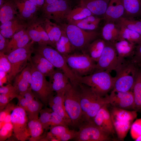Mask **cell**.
<instances>
[{"label": "cell", "mask_w": 141, "mask_h": 141, "mask_svg": "<svg viewBox=\"0 0 141 141\" xmlns=\"http://www.w3.org/2000/svg\"><path fill=\"white\" fill-rule=\"evenodd\" d=\"M49 78L51 88L56 93L64 91L67 85L70 82L68 77L58 69L55 70Z\"/></svg>", "instance_id": "cell-21"}, {"label": "cell", "mask_w": 141, "mask_h": 141, "mask_svg": "<svg viewBox=\"0 0 141 141\" xmlns=\"http://www.w3.org/2000/svg\"><path fill=\"white\" fill-rule=\"evenodd\" d=\"M6 38L0 33V52L4 53L8 45L10 40Z\"/></svg>", "instance_id": "cell-55"}, {"label": "cell", "mask_w": 141, "mask_h": 141, "mask_svg": "<svg viewBox=\"0 0 141 141\" xmlns=\"http://www.w3.org/2000/svg\"><path fill=\"white\" fill-rule=\"evenodd\" d=\"M19 14V17L23 20H30L37 11L38 8L29 0H14Z\"/></svg>", "instance_id": "cell-22"}, {"label": "cell", "mask_w": 141, "mask_h": 141, "mask_svg": "<svg viewBox=\"0 0 141 141\" xmlns=\"http://www.w3.org/2000/svg\"><path fill=\"white\" fill-rule=\"evenodd\" d=\"M113 44L120 60L131 58L134 55L136 44L126 40H118Z\"/></svg>", "instance_id": "cell-23"}, {"label": "cell", "mask_w": 141, "mask_h": 141, "mask_svg": "<svg viewBox=\"0 0 141 141\" xmlns=\"http://www.w3.org/2000/svg\"><path fill=\"white\" fill-rule=\"evenodd\" d=\"M29 61L45 77H49L55 70V67L48 60L37 52H35L34 55L31 57Z\"/></svg>", "instance_id": "cell-20"}, {"label": "cell", "mask_w": 141, "mask_h": 141, "mask_svg": "<svg viewBox=\"0 0 141 141\" xmlns=\"http://www.w3.org/2000/svg\"><path fill=\"white\" fill-rule=\"evenodd\" d=\"M92 15H94L88 9L81 5L71 9L67 17L66 20L68 22L78 21Z\"/></svg>", "instance_id": "cell-34"}, {"label": "cell", "mask_w": 141, "mask_h": 141, "mask_svg": "<svg viewBox=\"0 0 141 141\" xmlns=\"http://www.w3.org/2000/svg\"><path fill=\"white\" fill-rule=\"evenodd\" d=\"M19 18L10 27L6 29L0 30V33L6 38H11L15 33L24 29H26L28 25L20 21Z\"/></svg>", "instance_id": "cell-38"}, {"label": "cell", "mask_w": 141, "mask_h": 141, "mask_svg": "<svg viewBox=\"0 0 141 141\" xmlns=\"http://www.w3.org/2000/svg\"><path fill=\"white\" fill-rule=\"evenodd\" d=\"M121 62L114 44L105 41L103 51L96 63L94 72L105 71L110 72L115 70Z\"/></svg>", "instance_id": "cell-12"}, {"label": "cell", "mask_w": 141, "mask_h": 141, "mask_svg": "<svg viewBox=\"0 0 141 141\" xmlns=\"http://www.w3.org/2000/svg\"><path fill=\"white\" fill-rule=\"evenodd\" d=\"M34 51L42 55L55 67L62 71L72 84L78 83L76 76L68 66L64 56L56 49L48 45H39Z\"/></svg>", "instance_id": "cell-7"}, {"label": "cell", "mask_w": 141, "mask_h": 141, "mask_svg": "<svg viewBox=\"0 0 141 141\" xmlns=\"http://www.w3.org/2000/svg\"><path fill=\"white\" fill-rule=\"evenodd\" d=\"M105 43V41L102 39H96L89 45L85 53L97 62L103 51Z\"/></svg>", "instance_id": "cell-30"}, {"label": "cell", "mask_w": 141, "mask_h": 141, "mask_svg": "<svg viewBox=\"0 0 141 141\" xmlns=\"http://www.w3.org/2000/svg\"><path fill=\"white\" fill-rule=\"evenodd\" d=\"M12 99L6 95L0 94V110H3Z\"/></svg>", "instance_id": "cell-53"}, {"label": "cell", "mask_w": 141, "mask_h": 141, "mask_svg": "<svg viewBox=\"0 0 141 141\" xmlns=\"http://www.w3.org/2000/svg\"><path fill=\"white\" fill-rule=\"evenodd\" d=\"M109 104L113 107L126 110L134 109V99L132 91L119 92L112 90L108 95Z\"/></svg>", "instance_id": "cell-15"}, {"label": "cell", "mask_w": 141, "mask_h": 141, "mask_svg": "<svg viewBox=\"0 0 141 141\" xmlns=\"http://www.w3.org/2000/svg\"><path fill=\"white\" fill-rule=\"evenodd\" d=\"M77 141H108L110 135L92 123L84 122L78 127Z\"/></svg>", "instance_id": "cell-14"}, {"label": "cell", "mask_w": 141, "mask_h": 141, "mask_svg": "<svg viewBox=\"0 0 141 141\" xmlns=\"http://www.w3.org/2000/svg\"><path fill=\"white\" fill-rule=\"evenodd\" d=\"M55 48L63 56L70 54L74 52L76 49L63 30L61 37L55 44Z\"/></svg>", "instance_id": "cell-32"}, {"label": "cell", "mask_w": 141, "mask_h": 141, "mask_svg": "<svg viewBox=\"0 0 141 141\" xmlns=\"http://www.w3.org/2000/svg\"><path fill=\"white\" fill-rule=\"evenodd\" d=\"M94 15L88 16L79 20L69 21L68 23L74 25L84 30L95 31L98 28L101 20L104 18H100Z\"/></svg>", "instance_id": "cell-27"}, {"label": "cell", "mask_w": 141, "mask_h": 141, "mask_svg": "<svg viewBox=\"0 0 141 141\" xmlns=\"http://www.w3.org/2000/svg\"><path fill=\"white\" fill-rule=\"evenodd\" d=\"M31 39V38L29 35L27 30L25 33L19 40L13 48L11 51L17 49L25 47L30 42Z\"/></svg>", "instance_id": "cell-49"}, {"label": "cell", "mask_w": 141, "mask_h": 141, "mask_svg": "<svg viewBox=\"0 0 141 141\" xmlns=\"http://www.w3.org/2000/svg\"><path fill=\"white\" fill-rule=\"evenodd\" d=\"M11 115L15 137L19 141L29 140L30 135L28 126V118L26 111L17 105L11 112Z\"/></svg>", "instance_id": "cell-11"}, {"label": "cell", "mask_w": 141, "mask_h": 141, "mask_svg": "<svg viewBox=\"0 0 141 141\" xmlns=\"http://www.w3.org/2000/svg\"><path fill=\"white\" fill-rule=\"evenodd\" d=\"M38 8H42L44 4V0H29Z\"/></svg>", "instance_id": "cell-58"}, {"label": "cell", "mask_w": 141, "mask_h": 141, "mask_svg": "<svg viewBox=\"0 0 141 141\" xmlns=\"http://www.w3.org/2000/svg\"><path fill=\"white\" fill-rule=\"evenodd\" d=\"M77 133L78 131L70 129L60 137L59 139L60 141H67L74 139L76 137Z\"/></svg>", "instance_id": "cell-52"}, {"label": "cell", "mask_w": 141, "mask_h": 141, "mask_svg": "<svg viewBox=\"0 0 141 141\" xmlns=\"http://www.w3.org/2000/svg\"><path fill=\"white\" fill-rule=\"evenodd\" d=\"M131 59L137 66L141 64V42L136 46L134 54Z\"/></svg>", "instance_id": "cell-51"}, {"label": "cell", "mask_w": 141, "mask_h": 141, "mask_svg": "<svg viewBox=\"0 0 141 141\" xmlns=\"http://www.w3.org/2000/svg\"><path fill=\"white\" fill-rule=\"evenodd\" d=\"M134 102V110H141V69L139 70L133 88Z\"/></svg>", "instance_id": "cell-35"}, {"label": "cell", "mask_w": 141, "mask_h": 141, "mask_svg": "<svg viewBox=\"0 0 141 141\" xmlns=\"http://www.w3.org/2000/svg\"><path fill=\"white\" fill-rule=\"evenodd\" d=\"M27 30L23 29L14 34L11 38L4 53L7 55L12 50L19 40L25 33Z\"/></svg>", "instance_id": "cell-40"}, {"label": "cell", "mask_w": 141, "mask_h": 141, "mask_svg": "<svg viewBox=\"0 0 141 141\" xmlns=\"http://www.w3.org/2000/svg\"><path fill=\"white\" fill-rule=\"evenodd\" d=\"M17 9L14 0H6L0 7V21L1 24L14 19L17 14Z\"/></svg>", "instance_id": "cell-26"}, {"label": "cell", "mask_w": 141, "mask_h": 141, "mask_svg": "<svg viewBox=\"0 0 141 141\" xmlns=\"http://www.w3.org/2000/svg\"><path fill=\"white\" fill-rule=\"evenodd\" d=\"M17 98L18 100L17 105L25 110L26 111L27 110L29 103L23 96L18 95Z\"/></svg>", "instance_id": "cell-54"}, {"label": "cell", "mask_w": 141, "mask_h": 141, "mask_svg": "<svg viewBox=\"0 0 141 141\" xmlns=\"http://www.w3.org/2000/svg\"><path fill=\"white\" fill-rule=\"evenodd\" d=\"M6 0H0V7L2 6Z\"/></svg>", "instance_id": "cell-60"}, {"label": "cell", "mask_w": 141, "mask_h": 141, "mask_svg": "<svg viewBox=\"0 0 141 141\" xmlns=\"http://www.w3.org/2000/svg\"><path fill=\"white\" fill-rule=\"evenodd\" d=\"M45 0L44 4L43 7H45L49 4H51L52 3L54 2L56 0Z\"/></svg>", "instance_id": "cell-59"}, {"label": "cell", "mask_w": 141, "mask_h": 141, "mask_svg": "<svg viewBox=\"0 0 141 141\" xmlns=\"http://www.w3.org/2000/svg\"><path fill=\"white\" fill-rule=\"evenodd\" d=\"M28 129L30 134L29 140L36 141L42 140V135L44 130L39 118L28 119Z\"/></svg>", "instance_id": "cell-31"}, {"label": "cell", "mask_w": 141, "mask_h": 141, "mask_svg": "<svg viewBox=\"0 0 141 141\" xmlns=\"http://www.w3.org/2000/svg\"><path fill=\"white\" fill-rule=\"evenodd\" d=\"M22 96L24 97L29 103L31 102L36 98L30 87L24 93Z\"/></svg>", "instance_id": "cell-56"}, {"label": "cell", "mask_w": 141, "mask_h": 141, "mask_svg": "<svg viewBox=\"0 0 141 141\" xmlns=\"http://www.w3.org/2000/svg\"><path fill=\"white\" fill-rule=\"evenodd\" d=\"M139 69L131 58L124 59L115 71L112 90L119 92L132 91Z\"/></svg>", "instance_id": "cell-2"}, {"label": "cell", "mask_w": 141, "mask_h": 141, "mask_svg": "<svg viewBox=\"0 0 141 141\" xmlns=\"http://www.w3.org/2000/svg\"><path fill=\"white\" fill-rule=\"evenodd\" d=\"M32 25L39 33L44 45H48L55 48V46L50 40L44 28L36 24Z\"/></svg>", "instance_id": "cell-45"}, {"label": "cell", "mask_w": 141, "mask_h": 141, "mask_svg": "<svg viewBox=\"0 0 141 141\" xmlns=\"http://www.w3.org/2000/svg\"><path fill=\"white\" fill-rule=\"evenodd\" d=\"M125 9L123 17L134 18L140 16L141 0H123Z\"/></svg>", "instance_id": "cell-28"}, {"label": "cell", "mask_w": 141, "mask_h": 141, "mask_svg": "<svg viewBox=\"0 0 141 141\" xmlns=\"http://www.w3.org/2000/svg\"><path fill=\"white\" fill-rule=\"evenodd\" d=\"M58 125L67 126H70L63 118L52 111L50 119V126Z\"/></svg>", "instance_id": "cell-46"}, {"label": "cell", "mask_w": 141, "mask_h": 141, "mask_svg": "<svg viewBox=\"0 0 141 141\" xmlns=\"http://www.w3.org/2000/svg\"><path fill=\"white\" fill-rule=\"evenodd\" d=\"M34 42L32 40L25 47L14 50L7 55L11 65V71L7 77L9 83H10L27 65V61L34 51L33 47Z\"/></svg>", "instance_id": "cell-8"}, {"label": "cell", "mask_w": 141, "mask_h": 141, "mask_svg": "<svg viewBox=\"0 0 141 141\" xmlns=\"http://www.w3.org/2000/svg\"><path fill=\"white\" fill-rule=\"evenodd\" d=\"M120 32V27L118 23L112 22H105L102 30V39L114 44L118 40Z\"/></svg>", "instance_id": "cell-25"}, {"label": "cell", "mask_w": 141, "mask_h": 141, "mask_svg": "<svg viewBox=\"0 0 141 141\" xmlns=\"http://www.w3.org/2000/svg\"><path fill=\"white\" fill-rule=\"evenodd\" d=\"M37 98H36L29 103L26 111L28 119L39 118L38 115L42 109L43 104Z\"/></svg>", "instance_id": "cell-37"}, {"label": "cell", "mask_w": 141, "mask_h": 141, "mask_svg": "<svg viewBox=\"0 0 141 141\" xmlns=\"http://www.w3.org/2000/svg\"><path fill=\"white\" fill-rule=\"evenodd\" d=\"M140 16H141V15H140Z\"/></svg>", "instance_id": "cell-61"}, {"label": "cell", "mask_w": 141, "mask_h": 141, "mask_svg": "<svg viewBox=\"0 0 141 141\" xmlns=\"http://www.w3.org/2000/svg\"><path fill=\"white\" fill-rule=\"evenodd\" d=\"M64 99L65 109L72 126L78 127L84 121L79 93L76 85L70 82L67 85L64 90Z\"/></svg>", "instance_id": "cell-4"}, {"label": "cell", "mask_w": 141, "mask_h": 141, "mask_svg": "<svg viewBox=\"0 0 141 141\" xmlns=\"http://www.w3.org/2000/svg\"><path fill=\"white\" fill-rule=\"evenodd\" d=\"M76 85L79 93L84 122L92 123L100 109L105 104H109L108 95L101 97L87 85L79 83Z\"/></svg>", "instance_id": "cell-1"}, {"label": "cell", "mask_w": 141, "mask_h": 141, "mask_svg": "<svg viewBox=\"0 0 141 141\" xmlns=\"http://www.w3.org/2000/svg\"><path fill=\"white\" fill-rule=\"evenodd\" d=\"M64 92V91L56 93L55 95L50 99L48 104L53 111L63 118L70 126H72L71 121L66 112L65 108Z\"/></svg>", "instance_id": "cell-19"}, {"label": "cell", "mask_w": 141, "mask_h": 141, "mask_svg": "<svg viewBox=\"0 0 141 141\" xmlns=\"http://www.w3.org/2000/svg\"><path fill=\"white\" fill-rule=\"evenodd\" d=\"M30 63L32 74L30 87L36 98L47 105L50 99L54 95V92L46 77Z\"/></svg>", "instance_id": "cell-9"}, {"label": "cell", "mask_w": 141, "mask_h": 141, "mask_svg": "<svg viewBox=\"0 0 141 141\" xmlns=\"http://www.w3.org/2000/svg\"><path fill=\"white\" fill-rule=\"evenodd\" d=\"M44 26L50 40L55 48V44L61 37L63 29L61 26L46 19H45L44 22Z\"/></svg>", "instance_id": "cell-29"}, {"label": "cell", "mask_w": 141, "mask_h": 141, "mask_svg": "<svg viewBox=\"0 0 141 141\" xmlns=\"http://www.w3.org/2000/svg\"><path fill=\"white\" fill-rule=\"evenodd\" d=\"M27 30L29 35L33 41L37 42L39 45H44L39 33L32 25L30 26Z\"/></svg>", "instance_id": "cell-48"}, {"label": "cell", "mask_w": 141, "mask_h": 141, "mask_svg": "<svg viewBox=\"0 0 141 141\" xmlns=\"http://www.w3.org/2000/svg\"><path fill=\"white\" fill-rule=\"evenodd\" d=\"M0 93L6 95L12 100L17 98L19 95L15 87L10 83L5 86H0Z\"/></svg>", "instance_id": "cell-42"}, {"label": "cell", "mask_w": 141, "mask_h": 141, "mask_svg": "<svg viewBox=\"0 0 141 141\" xmlns=\"http://www.w3.org/2000/svg\"><path fill=\"white\" fill-rule=\"evenodd\" d=\"M124 13L123 0H110L103 18L105 22H116L124 16Z\"/></svg>", "instance_id": "cell-18"}, {"label": "cell", "mask_w": 141, "mask_h": 141, "mask_svg": "<svg viewBox=\"0 0 141 141\" xmlns=\"http://www.w3.org/2000/svg\"><path fill=\"white\" fill-rule=\"evenodd\" d=\"M45 19L53 20L57 23H61L71 10L67 0H56L42 8Z\"/></svg>", "instance_id": "cell-13"}, {"label": "cell", "mask_w": 141, "mask_h": 141, "mask_svg": "<svg viewBox=\"0 0 141 141\" xmlns=\"http://www.w3.org/2000/svg\"><path fill=\"white\" fill-rule=\"evenodd\" d=\"M106 104L99 110L92 123L110 135H113L115 130L113 124L110 112Z\"/></svg>", "instance_id": "cell-16"}, {"label": "cell", "mask_w": 141, "mask_h": 141, "mask_svg": "<svg viewBox=\"0 0 141 141\" xmlns=\"http://www.w3.org/2000/svg\"><path fill=\"white\" fill-rule=\"evenodd\" d=\"M50 133L55 136L58 140L60 138L70 129L68 126L64 125H58L50 126Z\"/></svg>", "instance_id": "cell-44"}, {"label": "cell", "mask_w": 141, "mask_h": 141, "mask_svg": "<svg viewBox=\"0 0 141 141\" xmlns=\"http://www.w3.org/2000/svg\"><path fill=\"white\" fill-rule=\"evenodd\" d=\"M61 26L75 49L84 53H85L89 45L96 39L99 35L95 31H85L69 23L62 24Z\"/></svg>", "instance_id": "cell-5"}, {"label": "cell", "mask_w": 141, "mask_h": 141, "mask_svg": "<svg viewBox=\"0 0 141 141\" xmlns=\"http://www.w3.org/2000/svg\"><path fill=\"white\" fill-rule=\"evenodd\" d=\"M17 19L15 17L12 20L1 24L0 26V30L6 29L10 27L15 22Z\"/></svg>", "instance_id": "cell-57"}, {"label": "cell", "mask_w": 141, "mask_h": 141, "mask_svg": "<svg viewBox=\"0 0 141 141\" xmlns=\"http://www.w3.org/2000/svg\"><path fill=\"white\" fill-rule=\"evenodd\" d=\"M110 0H80V5L88 9L94 15L104 17Z\"/></svg>", "instance_id": "cell-24"}, {"label": "cell", "mask_w": 141, "mask_h": 141, "mask_svg": "<svg viewBox=\"0 0 141 141\" xmlns=\"http://www.w3.org/2000/svg\"><path fill=\"white\" fill-rule=\"evenodd\" d=\"M15 106L13 104L9 103L3 110L0 111V122H3L7 116L11 114Z\"/></svg>", "instance_id": "cell-50"}, {"label": "cell", "mask_w": 141, "mask_h": 141, "mask_svg": "<svg viewBox=\"0 0 141 141\" xmlns=\"http://www.w3.org/2000/svg\"><path fill=\"white\" fill-rule=\"evenodd\" d=\"M116 22L141 35V19L136 20L133 18L122 17Z\"/></svg>", "instance_id": "cell-36"}, {"label": "cell", "mask_w": 141, "mask_h": 141, "mask_svg": "<svg viewBox=\"0 0 141 141\" xmlns=\"http://www.w3.org/2000/svg\"><path fill=\"white\" fill-rule=\"evenodd\" d=\"M31 77V66L30 63L14 79L13 85L19 95L23 96L30 87Z\"/></svg>", "instance_id": "cell-17"}, {"label": "cell", "mask_w": 141, "mask_h": 141, "mask_svg": "<svg viewBox=\"0 0 141 141\" xmlns=\"http://www.w3.org/2000/svg\"><path fill=\"white\" fill-rule=\"evenodd\" d=\"M11 68V64L7 55L3 52H0V71L5 72L8 74Z\"/></svg>", "instance_id": "cell-43"}, {"label": "cell", "mask_w": 141, "mask_h": 141, "mask_svg": "<svg viewBox=\"0 0 141 141\" xmlns=\"http://www.w3.org/2000/svg\"><path fill=\"white\" fill-rule=\"evenodd\" d=\"M131 134L132 138L136 139L141 136V119L136 120L131 128Z\"/></svg>", "instance_id": "cell-47"}, {"label": "cell", "mask_w": 141, "mask_h": 141, "mask_svg": "<svg viewBox=\"0 0 141 141\" xmlns=\"http://www.w3.org/2000/svg\"><path fill=\"white\" fill-rule=\"evenodd\" d=\"M0 129V141L5 140L11 136L13 132L11 122L5 124Z\"/></svg>", "instance_id": "cell-41"}, {"label": "cell", "mask_w": 141, "mask_h": 141, "mask_svg": "<svg viewBox=\"0 0 141 141\" xmlns=\"http://www.w3.org/2000/svg\"><path fill=\"white\" fill-rule=\"evenodd\" d=\"M110 112L117 136L120 139L123 140L137 117L136 111H130L113 107Z\"/></svg>", "instance_id": "cell-10"}, {"label": "cell", "mask_w": 141, "mask_h": 141, "mask_svg": "<svg viewBox=\"0 0 141 141\" xmlns=\"http://www.w3.org/2000/svg\"><path fill=\"white\" fill-rule=\"evenodd\" d=\"M119 25L120 32L118 41L126 40L135 44H138L141 42V35L123 26Z\"/></svg>", "instance_id": "cell-33"}, {"label": "cell", "mask_w": 141, "mask_h": 141, "mask_svg": "<svg viewBox=\"0 0 141 141\" xmlns=\"http://www.w3.org/2000/svg\"><path fill=\"white\" fill-rule=\"evenodd\" d=\"M52 111V110L51 108H46L42 109L40 112V116L39 120L46 131L49 129Z\"/></svg>", "instance_id": "cell-39"}, {"label": "cell", "mask_w": 141, "mask_h": 141, "mask_svg": "<svg viewBox=\"0 0 141 141\" xmlns=\"http://www.w3.org/2000/svg\"><path fill=\"white\" fill-rule=\"evenodd\" d=\"M63 56L76 77L86 76L95 72L97 62L86 53L74 51Z\"/></svg>", "instance_id": "cell-6"}, {"label": "cell", "mask_w": 141, "mask_h": 141, "mask_svg": "<svg viewBox=\"0 0 141 141\" xmlns=\"http://www.w3.org/2000/svg\"><path fill=\"white\" fill-rule=\"evenodd\" d=\"M76 77L78 83L89 86L101 97L105 96L112 90L115 79L110 72L105 71L95 72L86 76Z\"/></svg>", "instance_id": "cell-3"}]
</instances>
